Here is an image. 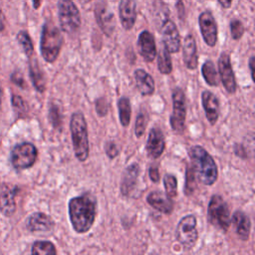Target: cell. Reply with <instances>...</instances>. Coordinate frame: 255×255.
<instances>
[{
    "label": "cell",
    "instance_id": "27",
    "mask_svg": "<svg viewBox=\"0 0 255 255\" xmlns=\"http://www.w3.org/2000/svg\"><path fill=\"white\" fill-rule=\"evenodd\" d=\"M118 109H119V118H120L121 125L123 127H128L130 123V115H131L129 100L126 97H122L121 99H119Z\"/></svg>",
    "mask_w": 255,
    "mask_h": 255
},
{
    "label": "cell",
    "instance_id": "29",
    "mask_svg": "<svg viewBox=\"0 0 255 255\" xmlns=\"http://www.w3.org/2000/svg\"><path fill=\"white\" fill-rule=\"evenodd\" d=\"M31 252L36 255H55L57 250L55 245L50 241H36L32 245Z\"/></svg>",
    "mask_w": 255,
    "mask_h": 255
},
{
    "label": "cell",
    "instance_id": "2",
    "mask_svg": "<svg viewBox=\"0 0 255 255\" xmlns=\"http://www.w3.org/2000/svg\"><path fill=\"white\" fill-rule=\"evenodd\" d=\"M188 154L196 178L205 185H212L218 176L217 165L212 156L200 145L191 146Z\"/></svg>",
    "mask_w": 255,
    "mask_h": 255
},
{
    "label": "cell",
    "instance_id": "31",
    "mask_svg": "<svg viewBox=\"0 0 255 255\" xmlns=\"http://www.w3.org/2000/svg\"><path fill=\"white\" fill-rule=\"evenodd\" d=\"M17 40H18L19 44L21 45L22 49L24 50V52L26 53V55L28 57H30L33 54L34 48H33V44H32L29 34L26 31H20L17 34Z\"/></svg>",
    "mask_w": 255,
    "mask_h": 255
},
{
    "label": "cell",
    "instance_id": "12",
    "mask_svg": "<svg viewBox=\"0 0 255 255\" xmlns=\"http://www.w3.org/2000/svg\"><path fill=\"white\" fill-rule=\"evenodd\" d=\"M163 47L169 53H177L180 49V35L175 26V24L169 20L165 19L160 28Z\"/></svg>",
    "mask_w": 255,
    "mask_h": 255
},
{
    "label": "cell",
    "instance_id": "4",
    "mask_svg": "<svg viewBox=\"0 0 255 255\" xmlns=\"http://www.w3.org/2000/svg\"><path fill=\"white\" fill-rule=\"evenodd\" d=\"M63 45V36L59 28L53 22L47 21L42 28L40 51L44 60L48 63H53L59 56Z\"/></svg>",
    "mask_w": 255,
    "mask_h": 255
},
{
    "label": "cell",
    "instance_id": "43",
    "mask_svg": "<svg viewBox=\"0 0 255 255\" xmlns=\"http://www.w3.org/2000/svg\"><path fill=\"white\" fill-rule=\"evenodd\" d=\"M1 102H2V87L0 84V109H1Z\"/></svg>",
    "mask_w": 255,
    "mask_h": 255
},
{
    "label": "cell",
    "instance_id": "22",
    "mask_svg": "<svg viewBox=\"0 0 255 255\" xmlns=\"http://www.w3.org/2000/svg\"><path fill=\"white\" fill-rule=\"evenodd\" d=\"M147 203L159 212L170 214L173 210V201L169 196L160 191H151L146 196Z\"/></svg>",
    "mask_w": 255,
    "mask_h": 255
},
{
    "label": "cell",
    "instance_id": "25",
    "mask_svg": "<svg viewBox=\"0 0 255 255\" xmlns=\"http://www.w3.org/2000/svg\"><path fill=\"white\" fill-rule=\"evenodd\" d=\"M29 71H30L31 81L35 89L38 92H44L46 89V80H45V76L42 69L38 65L37 60H33L30 62Z\"/></svg>",
    "mask_w": 255,
    "mask_h": 255
},
{
    "label": "cell",
    "instance_id": "18",
    "mask_svg": "<svg viewBox=\"0 0 255 255\" xmlns=\"http://www.w3.org/2000/svg\"><path fill=\"white\" fill-rule=\"evenodd\" d=\"M139 175V165L136 162L129 164L124 171L122 182H121V192L125 196H129L133 192Z\"/></svg>",
    "mask_w": 255,
    "mask_h": 255
},
{
    "label": "cell",
    "instance_id": "33",
    "mask_svg": "<svg viewBox=\"0 0 255 255\" xmlns=\"http://www.w3.org/2000/svg\"><path fill=\"white\" fill-rule=\"evenodd\" d=\"M229 27H230V33H231V37L234 40H239L243 34H244V26L242 24V22L239 19H232L229 23Z\"/></svg>",
    "mask_w": 255,
    "mask_h": 255
},
{
    "label": "cell",
    "instance_id": "1",
    "mask_svg": "<svg viewBox=\"0 0 255 255\" xmlns=\"http://www.w3.org/2000/svg\"><path fill=\"white\" fill-rule=\"evenodd\" d=\"M96 213L97 199L91 193L73 197L69 201V217L77 233H86L91 229Z\"/></svg>",
    "mask_w": 255,
    "mask_h": 255
},
{
    "label": "cell",
    "instance_id": "42",
    "mask_svg": "<svg viewBox=\"0 0 255 255\" xmlns=\"http://www.w3.org/2000/svg\"><path fill=\"white\" fill-rule=\"evenodd\" d=\"M32 2H33V6L35 9H38L41 5V0H32Z\"/></svg>",
    "mask_w": 255,
    "mask_h": 255
},
{
    "label": "cell",
    "instance_id": "9",
    "mask_svg": "<svg viewBox=\"0 0 255 255\" xmlns=\"http://www.w3.org/2000/svg\"><path fill=\"white\" fill-rule=\"evenodd\" d=\"M37 154V148L33 143L23 142L14 146L11 152V161L15 168L25 169L35 163Z\"/></svg>",
    "mask_w": 255,
    "mask_h": 255
},
{
    "label": "cell",
    "instance_id": "16",
    "mask_svg": "<svg viewBox=\"0 0 255 255\" xmlns=\"http://www.w3.org/2000/svg\"><path fill=\"white\" fill-rule=\"evenodd\" d=\"M201 103L205 117L210 125H215L219 117V101L210 91L205 90L201 94Z\"/></svg>",
    "mask_w": 255,
    "mask_h": 255
},
{
    "label": "cell",
    "instance_id": "39",
    "mask_svg": "<svg viewBox=\"0 0 255 255\" xmlns=\"http://www.w3.org/2000/svg\"><path fill=\"white\" fill-rule=\"evenodd\" d=\"M149 178L153 181V182H158L159 181V171L158 168L156 166H150L149 170Z\"/></svg>",
    "mask_w": 255,
    "mask_h": 255
},
{
    "label": "cell",
    "instance_id": "32",
    "mask_svg": "<svg viewBox=\"0 0 255 255\" xmlns=\"http://www.w3.org/2000/svg\"><path fill=\"white\" fill-rule=\"evenodd\" d=\"M195 179H196V175H195V172L192 168V166H188L187 169H186V176H185V186H184V192L186 195H190L195 186H196V182H195Z\"/></svg>",
    "mask_w": 255,
    "mask_h": 255
},
{
    "label": "cell",
    "instance_id": "23",
    "mask_svg": "<svg viewBox=\"0 0 255 255\" xmlns=\"http://www.w3.org/2000/svg\"><path fill=\"white\" fill-rule=\"evenodd\" d=\"M232 221H233L237 236L243 241L248 240L250 235V230H251V221L249 216L241 210H236L233 213Z\"/></svg>",
    "mask_w": 255,
    "mask_h": 255
},
{
    "label": "cell",
    "instance_id": "17",
    "mask_svg": "<svg viewBox=\"0 0 255 255\" xmlns=\"http://www.w3.org/2000/svg\"><path fill=\"white\" fill-rule=\"evenodd\" d=\"M16 186L10 184H2L0 186V210L6 216L12 215L16 209Z\"/></svg>",
    "mask_w": 255,
    "mask_h": 255
},
{
    "label": "cell",
    "instance_id": "36",
    "mask_svg": "<svg viewBox=\"0 0 255 255\" xmlns=\"http://www.w3.org/2000/svg\"><path fill=\"white\" fill-rule=\"evenodd\" d=\"M12 105H13V108L14 110L17 112V113H26L27 112V106H26V103L24 102V100L17 96V95H14L12 97Z\"/></svg>",
    "mask_w": 255,
    "mask_h": 255
},
{
    "label": "cell",
    "instance_id": "14",
    "mask_svg": "<svg viewBox=\"0 0 255 255\" xmlns=\"http://www.w3.org/2000/svg\"><path fill=\"white\" fill-rule=\"evenodd\" d=\"M165 148V138L163 132L158 128H152L148 133L145 149L150 158H158Z\"/></svg>",
    "mask_w": 255,
    "mask_h": 255
},
{
    "label": "cell",
    "instance_id": "21",
    "mask_svg": "<svg viewBox=\"0 0 255 255\" xmlns=\"http://www.w3.org/2000/svg\"><path fill=\"white\" fill-rule=\"evenodd\" d=\"M54 227L52 218L42 212L33 213L27 220V228L31 232H48Z\"/></svg>",
    "mask_w": 255,
    "mask_h": 255
},
{
    "label": "cell",
    "instance_id": "7",
    "mask_svg": "<svg viewBox=\"0 0 255 255\" xmlns=\"http://www.w3.org/2000/svg\"><path fill=\"white\" fill-rule=\"evenodd\" d=\"M208 219L223 231H227L229 228L231 223L229 207L220 195L215 194L211 197L208 204Z\"/></svg>",
    "mask_w": 255,
    "mask_h": 255
},
{
    "label": "cell",
    "instance_id": "28",
    "mask_svg": "<svg viewBox=\"0 0 255 255\" xmlns=\"http://www.w3.org/2000/svg\"><path fill=\"white\" fill-rule=\"evenodd\" d=\"M157 68L159 72L163 75H168L172 71V62L169 52L163 47L157 56Z\"/></svg>",
    "mask_w": 255,
    "mask_h": 255
},
{
    "label": "cell",
    "instance_id": "26",
    "mask_svg": "<svg viewBox=\"0 0 255 255\" xmlns=\"http://www.w3.org/2000/svg\"><path fill=\"white\" fill-rule=\"evenodd\" d=\"M201 74L204 81L211 87H215L219 84L218 73L216 72L215 66L211 60H207L201 67Z\"/></svg>",
    "mask_w": 255,
    "mask_h": 255
},
{
    "label": "cell",
    "instance_id": "37",
    "mask_svg": "<svg viewBox=\"0 0 255 255\" xmlns=\"http://www.w3.org/2000/svg\"><path fill=\"white\" fill-rule=\"evenodd\" d=\"M96 112L100 117H104L108 113V103L105 98H99L95 104Z\"/></svg>",
    "mask_w": 255,
    "mask_h": 255
},
{
    "label": "cell",
    "instance_id": "19",
    "mask_svg": "<svg viewBox=\"0 0 255 255\" xmlns=\"http://www.w3.org/2000/svg\"><path fill=\"white\" fill-rule=\"evenodd\" d=\"M119 16L123 27L130 30L136 19V4L134 0H121L119 4Z\"/></svg>",
    "mask_w": 255,
    "mask_h": 255
},
{
    "label": "cell",
    "instance_id": "35",
    "mask_svg": "<svg viewBox=\"0 0 255 255\" xmlns=\"http://www.w3.org/2000/svg\"><path fill=\"white\" fill-rule=\"evenodd\" d=\"M49 118H50V121H51L52 125L55 128H60V126H61V113H60V110H59L58 106L52 105L50 107Z\"/></svg>",
    "mask_w": 255,
    "mask_h": 255
},
{
    "label": "cell",
    "instance_id": "13",
    "mask_svg": "<svg viewBox=\"0 0 255 255\" xmlns=\"http://www.w3.org/2000/svg\"><path fill=\"white\" fill-rule=\"evenodd\" d=\"M218 70L221 78V82L229 94H234L236 92V81L232 70L229 55L227 53H222L218 59Z\"/></svg>",
    "mask_w": 255,
    "mask_h": 255
},
{
    "label": "cell",
    "instance_id": "5",
    "mask_svg": "<svg viewBox=\"0 0 255 255\" xmlns=\"http://www.w3.org/2000/svg\"><path fill=\"white\" fill-rule=\"evenodd\" d=\"M58 17L61 29L68 33H76L81 26L78 7L72 0H58Z\"/></svg>",
    "mask_w": 255,
    "mask_h": 255
},
{
    "label": "cell",
    "instance_id": "40",
    "mask_svg": "<svg viewBox=\"0 0 255 255\" xmlns=\"http://www.w3.org/2000/svg\"><path fill=\"white\" fill-rule=\"evenodd\" d=\"M254 56H252L250 59H249V70H250V75H251V79L252 81L254 82Z\"/></svg>",
    "mask_w": 255,
    "mask_h": 255
},
{
    "label": "cell",
    "instance_id": "11",
    "mask_svg": "<svg viewBox=\"0 0 255 255\" xmlns=\"http://www.w3.org/2000/svg\"><path fill=\"white\" fill-rule=\"evenodd\" d=\"M95 16L99 27L107 35L111 36L116 28V20L113 11H111L107 3L103 0L99 1L95 7Z\"/></svg>",
    "mask_w": 255,
    "mask_h": 255
},
{
    "label": "cell",
    "instance_id": "15",
    "mask_svg": "<svg viewBox=\"0 0 255 255\" xmlns=\"http://www.w3.org/2000/svg\"><path fill=\"white\" fill-rule=\"evenodd\" d=\"M137 49L140 56L147 63L152 62L156 57V46L153 35L147 30L142 31L138 35Z\"/></svg>",
    "mask_w": 255,
    "mask_h": 255
},
{
    "label": "cell",
    "instance_id": "34",
    "mask_svg": "<svg viewBox=\"0 0 255 255\" xmlns=\"http://www.w3.org/2000/svg\"><path fill=\"white\" fill-rule=\"evenodd\" d=\"M146 127V118L144 114L139 113L135 119V124H134V133L137 137H141L144 133Z\"/></svg>",
    "mask_w": 255,
    "mask_h": 255
},
{
    "label": "cell",
    "instance_id": "24",
    "mask_svg": "<svg viewBox=\"0 0 255 255\" xmlns=\"http://www.w3.org/2000/svg\"><path fill=\"white\" fill-rule=\"evenodd\" d=\"M133 76L136 88L142 96H151L154 93V80L147 72L142 69H137L134 71Z\"/></svg>",
    "mask_w": 255,
    "mask_h": 255
},
{
    "label": "cell",
    "instance_id": "8",
    "mask_svg": "<svg viewBox=\"0 0 255 255\" xmlns=\"http://www.w3.org/2000/svg\"><path fill=\"white\" fill-rule=\"evenodd\" d=\"M186 118V101L184 92L180 88L172 91V114L170 116V126L174 131L181 132L184 129Z\"/></svg>",
    "mask_w": 255,
    "mask_h": 255
},
{
    "label": "cell",
    "instance_id": "3",
    "mask_svg": "<svg viewBox=\"0 0 255 255\" xmlns=\"http://www.w3.org/2000/svg\"><path fill=\"white\" fill-rule=\"evenodd\" d=\"M70 130L75 155L80 161H85L89 156L90 145L87 122L82 112L78 111L72 115L70 120Z\"/></svg>",
    "mask_w": 255,
    "mask_h": 255
},
{
    "label": "cell",
    "instance_id": "45",
    "mask_svg": "<svg viewBox=\"0 0 255 255\" xmlns=\"http://www.w3.org/2000/svg\"><path fill=\"white\" fill-rule=\"evenodd\" d=\"M86 2H90V1H92V0H85Z\"/></svg>",
    "mask_w": 255,
    "mask_h": 255
},
{
    "label": "cell",
    "instance_id": "6",
    "mask_svg": "<svg viewBox=\"0 0 255 255\" xmlns=\"http://www.w3.org/2000/svg\"><path fill=\"white\" fill-rule=\"evenodd\" d=\"M175 237L184 251L191 250L197 242L198 231L196 228V218L192 214L182 217L175 230Z\"/></svg>",
    "mask_w": 255,
    "mask_h": 255
},
{
    "label": "cell",
    "instance_id": "38",
    "mask_svg": "<svg viewBox=\"0 0 255 255\" xmlns=\"http://www.w3.org/2000/svg\"><path fill=\"white\" fill-rule=\"evenodd\" d=\"M105 150H106V153L107 155L113 159L115 158L118 154H119V148L117 146V144L114 142V141H109L107 142L106 146H105Z\"/></svg>",
    "mask_w": 255,
    "mask_h": 255
},
{
    "label": "cell",
    "instance_id": "20",
    "mask_svg": "<svg viewBox=\"0 0 255 255\" xmlns=\"http://www.w3.org/2000/svg\"><path fill=\"white\" fill-rule=\"evenodd\" d=\"M182 58L187 69L194 70L197 68L198 57H197L196 42L194 37L191 34L186 35L183 40Z\"/></svg>",
    "mask_w": 255,
    "mask_h": 255
},
{
    "label": "cell",
    "instance_id": "41",
    "mask_svg": "<svg viewBox=\"0 0 255 255\" xmlns=\"http://www.w3.org/2000/svg\"><path fill=\"white\" fill-rule=\"evenodd\" d=\"M219 2V4L223 7V8H229L231 6V3L233 0H217Z\"/></svg>",
    "mask_w": 255,
    "mask_h": 255
},
{
    "label": "cell",
    "instance_id": "30",
    "mask_svg": "<svg viewBox=\"0 0 255 255\" xmlns=\"http://www.w3.org/2000/svg\"><path fill=\"white\" fill-rule=\"evenodd\" d=\"M163 185L165 188V194L171 199L177 195V179L173 174H165L163 177Z\"/></svg>",
    "mask_w": 255,
    "mask_h": 255
},
{
    "label": "cell",
    "instance_id": "44",
    "mask_svg": "<svg viewBox=\"0 0 255 255\" xmlns=\"http://www.w3.org/2000/svg\"><path fill=\"white\" fill-rule=\"evenodd\" d=\"M3 29V22H2V19L0 17V31Z\"/></svg>",
    "mask_w": 255,
    "mask_h": 255
},
{
    "label": "cell",
    "instance_id": "10",
    "mask_svg": "<svg viewBox=\"0 0 255 255\" xmlns=\"http://www.w3.org/2000/svg\"><path fill=\"white\" fill-rule=\"evenodd\" d=\"M198 24L206 45L214 47L217 43V24L212 13L209 11L202 12L198 17Z\"/></svg>",
    "mask_w": 255,
    "mask_h": 255
}]
</instances>
